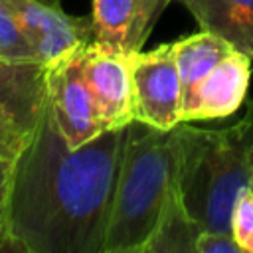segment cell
Returning a JSON list of instances; mask_svg holds the SVG:
<instances>
[{"label": "cell", "mask_w": 253, "mask_h": 253, "mask_svg": "<svg viewBox=\"0 0 253 253\" xmlns=\"http://www.w3.org/2000/svg\"><path fill=\"white\" fill-rule=\"evenodd\" d=\"M126 126L71 148L47 103L34 136L12 164L10 251L103 253Z\"/></svg>", "instance_id": "obj_1"}, {"label": "cell", "mask_w": 253, "mask_h": 253, "mask_svg": "<svg viewBox=\"0 0 253 253\" xmlns=\"http://www.w3.org/2000/svg\"><path fill=\"white\" fill-rule=\"evenodd\" d=\"M180 162V125L158 130L134 121L126 126L103 253H142L168 192L178 182Z\"/></svg>", "instance_id": "obj_2"}, {"label": "cell", "mask_w": 253, "mask_h": 253, "mask_svg": "<svg viewBox=\"0 0 253 253\" xmlns=\"http://www.w3.org/2000/svg\"><path fill=\"white\" fill-rule=\"evenodd\" d=\"M182 162L178 186L188 211L204 231L231 233V210L249 188L253 148V99L245 115L227 128H198L180 123Z\"/></svg>", "instance_id": "obj_3"}, {"label": "cell", "mask_w": 253, "mask_h": 253, "mask_svg": "<svg viewBox=\"0 0 253 253\" xmlns=\"http://www.w3.org/2000/svg\"><path fill=\"white\" fill-rule=\"evenodd\" d=\"M79 49L45 65L47 109L57 130L71 148L105 132L97 103L81 71Z\"/></svg>", "instance_id": "obj_4"}, {"label": "cell", "mask_w": 253, "mask_h": 253, "mask_svg": "<svg viewBox=\"0 0 253 253\" xmlns=\"http://www.w3.org/2000/svg\"><path fill=\"white\" fill-rule=\"evenodd\" d=\"M134 121L158 130L182 123V83L174 45L162 43L150 51L130 53Z\"/></svg>", "instance_id": "obj_5"}, {"label": "cell", "mask_w": 253, "mask_h": 253, "mask_svg": "<svg viewBox=\"0 0 253 253\" xmlns=\"http://www.w3.org/2000/svg\"><path fill=\"white\" fill-rule=\"evenodd\" d=\"M79 59L105 130L125 128L134 123L130 55L91 42L79 49Z\"/></svg>", "instance_id": "obj_6"}, {"label": "cell", "mask_w": 253, "mask_h": 253, "mask_svg": "<svg viewBox=\"0 0 253 253\" xmlns=\"http://www.w3.org/2000/svg\"><path fill=\"white\" fill-rule=\"evenodd\" d=\"M38 59L47 65L95 40L91 16L67 14L59 0H6Z\"/></svg>", "instance_id": "obj_7"}, {"label": "cell", "mask_w": 253, "mask_h": 253, "mask_svg": "<svg viewBox=\"0 0 253 253\" xmlns=\"http://www.w3.org/2000/svg\"><path fill=\"white\" fill-rule=\"evenodd\" d=\"M170 2L172 0H91L93 42L125 55L140 51Z\"/></svg>", "instance_id": "obj_8"}, {"label": "cell", "mask_w": 253, "mask_h": 253, "mask_svg": "<svg viewBox=\"0 0 253 253\" xmlns=\"http://www.w3.org/2000/svg\"><path fill=\"white\" fill-rule=\"evenodd\" d=\"M251 55L231 49L182 105V123L223 119L245 101L251 81Z\"/></svg>", "instance_id": "obj_9"}, {"label": "cell", "mask_w": 253, "mask_h": 253, "mask_svg": "<svg viewBox=\"0 0 253 253\" xmlns=\"http://www.w3.org/2000/svg\"><path fill=\"white\" fill-rule=\"evenodd\" d=\"M200 30L211 32L253 57V0H180Z\"/></svg>", "instance_id": "obj_10"}, {"label": "cell", "mask_w": 253, "mask_h": 253, "mask_svg": "<svg viewBox=\"0 0 253 253\" xmlns=\"http://www.w3.org/2000/svg\"><path fill=\"white\" fill-rule=\"evenodd\" d=\"M45 65L0 59V109L38 123L45 111Z\"/></svg>", "instance_id": "obj_11"}, {"label": "cell", "mask_w": 253, "mask_h": 253, "mask_svg": "<svg viewBox=\"0 0 253 253\" xmlns=\"http://www.w3.org/2000/svg\"><path fill=\"white\" fill-rule=\"evenodd\" d=\"M202 223L188 211L178 182L170 188L162 213L142 247V253H196Z\"/></svg>", "instance_id": "obj_12"}, {"label": "cell", "mask_w": 253, "mask_h": 253, "mask_svg": "<svg viewBox=\"0 0 253 253\" xmlns=\"http://www.w3.org/2000/svg\"><path fill=\"white\" fill-rule=\"evenodd\" d=\"M172 45H174V57H176L180 83H182V105L188 101L194 89L204 81V77L231 49H235L229 42L206 30L184 36L172 42Z\"/></svg>", "instance_id": "obj_13"}, {"label": "cell", "mask_w": 253, "mask_h": 253, "mask_svg": "<svg viewBox=\"0 0 253 253\" xmlns=\"http://www.w3.org/2000/svg\"><path fill=\"white\" fill-rule=\"evenodd\" d=\"M0 59H6V61H40L32 43L28 42L16 14L6 4V0H0Z\"/></svg>", "instance_id": "obj_14"}, {"label": "cell", "mask_w": 253, "mask_h": 253, "mask_svg": "<svg viewBox=\"0 0 253 253\" xmlns=\"http://www.w3.org/2000/svg\"><path fill=\"white\" fill-rule=\"evenodd\" d=\"M38 123L0 109V160L14 162L34 136Z\"/></svg>", "instance_id": "obj_15"}, {"label": "cell", "mask_w": 253, "mask_h": 253, "mask_svg": "<svg viewBox=\"0 0 253 253\" xmlns=\"http://www.w3.org/2000/svg\"><path fill=\"white\" fill-rule=\"evenodd\" d=\"M231 235L243 253H253V190L245 188L231 210Z\"/></svg>", "instance_id": "obj_16"}, {"label": "cell", "mask_w": 253, "mask_h": 253, "mask_svg": "<svg viewBox=\"0 0 253 253\" xmlns=\"http://www.w3.org/2000/svg\"><path fill=\"white\" fill-rule=\"evenodd\" d=\"M12 164L0 160V251H10V235H8V198H10V178Z\"/></svg>", "instance_id": "obj_17"}, {"label": "cell", "mask_w": 253, "mask_h": 253, "mask_svg": "<svg viewBox=\"0 0 253 253\" xmlns=\"http://www.w3.org/2000/svg\"><path fill=\"white\" fill-rule=\"evenodd\" d=\"M196 253H243L231 233L223 231H202L198 237Z\"/></svg>", "instance_id": "obj_18"}, {"label": "cell", "mask_w": 253, "mask_h": 253, "mask_svg": "<svg viewBox=\"0 0 253 253\" xmlns=\"http://www.w3.org/2000/svg\"><path fill=\"white\" fill-rule=\"evenodd\" d=\"M249 188L253 190V148L249 152Z\"/></svg>", "instance_id": "obj_19"}]
</instances>
